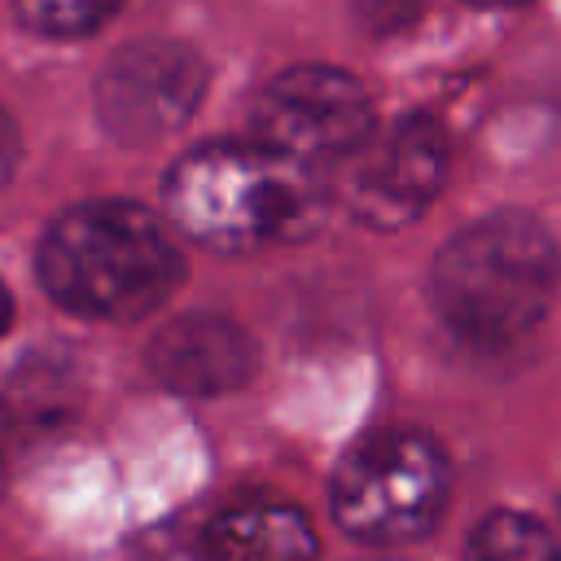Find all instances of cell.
<instances>
[{
  "instance_id": "obj_1",
  "label": "cell",
  "mask_w": 561,
  "mask_h": 561,
  "mask_svg": "<svg viewBox=\"0 0 561 561\" xmlns=\"http://www.w3.org/2000/svg\"><path fill=\"white\" fill-rule=\"evenodd\" d=\"M167 210L193 241L241 254L307 237L324 215V180L263 140H215L171 167Z\"/></svg>"
},
{
  "instance_id": "obj_2",
  "label": "cell",
  "mask_w": 561,
  "mask_h": 561,
  "mask_svg": "<svg viewBox=\"0 0 561 561\" xmlns=\"http://www.w3.org/2000/svg\"><path fill=\"white\" fill-rule=\"evenodd\" d=\"M180 280V250L167 228L131 202H83L48 224L39 285L75 316L140 320Z\"/></svg>"
},
{
  "instance_id": "obj_3",
  "label": "cell",
  "mask_w": 561,
  "mask_h": 561,
  "mask_svg": "<svg viewBox=\"0 0 561 561\" xmlns=\"http://www.w3.org/2000/svg\"><path fill=\"white\" fill-rule=\"evenodd\" d=\"M557 276V245L530 215H491L438 250L434 311L465 346L504 351L543 320Z\"/></svg>"
},
{
  "instance_id": "obj_4",
  "label": "cell",
  "mask_w": 561,
  "mask_h": 561,
  "mask_svg": "<svg viewBox=\"0 0 561 561\" xmlns=\"http://www.w3.org/2000/svg\"><path fill=\"white\" fill-rule=\"evenodd\" d=\"M329 500L346 535L377 548L412 543L447 504V456L421 430H377L342 456Z\"/></svg>"
},
{
  "instance_id": "obj_5",
  "label": "cell",
  "mask_w": 561,
  "mask_h": 561,
  "mask_svg": "<svg viewBox=\"0 0 561 561\" xmlns=\"http://www.w3.org/2000/svg\"><path fill=\"white\" fill-rule=\"evenodd\" d=\"M373 136V101L359 79L333 66H294L254 101V140L320 167L351 158Z\"/></svg>"
},
{
  "instance_id": "obj_6",
  "label": "cell",
  "mask_w": 561,
  "mask_h": 561,
  "mask_svg": "<svg viewBox=\"0 0 561 561\" xmlns=\"http://www.w3.org/2000/svg\"><path fill=\"white\" fill-rule=\"evenodd\" d=\"M206 66L188 44L140 39L127 44L96 79V114L110 136L127 145H149L184 127L202 105Z\"/></svg>"
},
{
  "instance_id": "obj_7",
  "label": "cell",
  "mask_w": 561,
  "mask_h": 561,
  "mask_svg": "<svg viewBox=\"0 0 561 561\" xmlns=\"http://www.w3.org/2000/svg\"><path fill=\"white\" fill-rule=\"evenodd\" d=\"M351 158L355 162L346 180V202L355 219L373 228L412 224L447 180V136L425 114L373 131Z\"/></svg>"
},
{
  "instance_id": "obj_8",
  "label": "cell",
  "mask_w": 561,
  "mask_h": 561,
  "mask_svg": "<svg viewBox=\"0 0 561 561\" xmlns=\"http://www.w3.org/2000/svg\"><path fill=\"white\" fill-rule=\"evenodd\" d=\"M149 368L180 394H224L254 373V342L224 316H180L149 342Z\"/></svg>"
},
{
  "instance_id": "obj_9",
  "label": "cell",
  "mask_w": 561,
  "mask_h": 561,
  "mask_svg": "<svg viewBox=\"0 0 561 561\" xmlns=\"http://www.w3.org/2000/svg\"><path fill=\"white\" fill-rule=\"evenodd\" d=\"M206 561H320L311 522L276 500L224 508L206 530Z\"/></svg>"
},
{
  "instance_id": "obj_10",
  "label": "cell",
  "mask_w": 561,
  "mask_h": 561,
  "mask_svg": "<svg viewBox=\"0 0 561 561\" xmlns=\"http://www.w3.org/2000/svg\"><path fill=\"white\" fill-rule=\"evenodd\" d=\"M469 561H561V543L530 513L500 508L473 530Z\"/></svg>"
},
{
  "instance_id": "obj_11",
  "label": "cell",
  "mask_w": 561,
  "mask_h": 561,
  "mask_svg": "<svg viewBox=\"0 0 561 561\" xmlns=\"http://www.w3.org/2000/svg\"><path fill=\"white\" fill-rule=\"evenodd\" d=\"M118 4L123 0H13V13L39 35L70 39V35H88L105 26Z\"/></svg>"
},
{
  "instance_id": "obj_12",
  "label": "cell",
  "mask_w": 561,
  "mask_h": 561,
  "mask_svg": "<svg viewBox=\"0 0 561 561\" xmlns=\"http://www.w3.org/2000/svg\"><path fill=\"white\" fill-rule=\"evenodd\" d=\"M18 149H22L18 127H13V118L0 110V184L13 175V167H18Z\"/></svg>"
},
{
  "instance_id": "obj_13",
  "label": "cell",
  "mask_w": 561,
  "mask_h": 561,
  "mask_svg": "<svg viewBox=\"0 0 561 561\" xmlns=\"http://www.w3.org/2000/svg\"><path fill=\"white\" fill-rule=\"evenodd\" d=\"M9 320H13V302H9V289L0 285V333L9 329Z\"/></svg>"
},
{
  "instance_id": "obj_14",
  "label": "cell",
  "mask_w": 561,
  "mask_h": 561,
  "mask_svg": "<svg viewBox=\"0 0 561 561\" xmlns=\"http://www.w3.org/2000/svg\"><path fill=\"white\" fill-rule=\"evenodd\" d=\"M473 4H522V0H473Z\"/></svg>"
}]
</instances>
